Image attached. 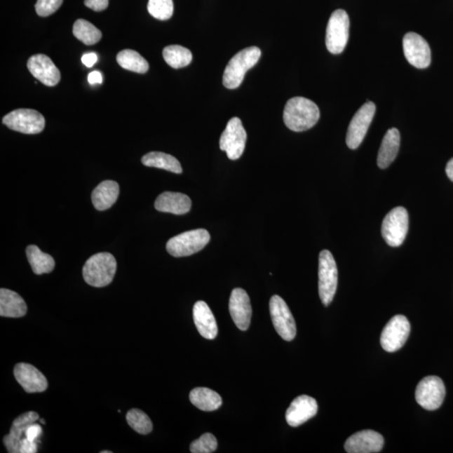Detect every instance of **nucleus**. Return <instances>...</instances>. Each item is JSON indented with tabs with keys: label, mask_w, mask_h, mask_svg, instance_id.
I'll return each instance as SVG.
<instances>
[{
	"label": "nucleus",
	"mask_w": 453,
	"mask_h": 453,
	"mask_svg": "<svg viewBox=\"0 0 453 453\" xmlns=\"http://www.w3.org/2000/svg\"><path fill=\"white\" fill-rule=\"evenodd\" d=\"M446 395V388L438 376H427L418 384L416 400L421 407L435 410L441 407Z\"/></svg>",
	"instance_id": "10"
},
{
	"label": "nucleus",
	"mask_w": 453,
	"mask_h": 453,
	"mask_svg": "<svg viewBox=\"0 0 453 453\" xmlns=\"http://www.w3.org/2000/svg\"><path fill=\"white\" fill-rule=\"evenodd\" d=\"M446 173L448 178H449L450 180L453 182V158H452V159L448 161V163L447 164Z\"/></svg>",
	"instance_id": "41"
},
{
	"label": "nucleus",
	"mask_w": 453,
	"mask_h": 453,
	"mask_svg": "<svg viewBox=\"0 0 453 453\" xmlns=\"http://www.w3.org/2000/svg\"><path fill=\"white\" fill-rule=\"evenodd\" d=\"M408 229L409 215L407 209L397 207L384 217L381 233L388 245L399 247L407 238Z\"/></svg>",
	"instance_id": "6"
},
{
	"label": "nucleus",
	"mask_w": 453,
	"mask_h": 453,
	"mask_svg": "<svg viewBox=\"0 0 453 453\" xmlns=\"http://www.w3.org/2000/svg\"><path fill=\"white\" fill-rule=\"evenodd\" d=\"M229 311L235 325L241 331L249 328L252 318L250 299L245 290L235 288L229 299Z\"/></svg>",
	"instance_id": "15"
},
{
	"label": "nucleus",
	"mask_w": 453,
	"mask_h": 453,
	"mask_svg": "<svg viewBox=\"0 0 453 453\" xmlns=\"http://www.w3.org/2000/svg\"><path fill=\"white\" fill-rule=\"evenodd\" d=\"M384 440L381 434L372 430L358 431L350 437L344 444V449L349 453L379 452L384 447Z\"/></svg>",
	"instance_id": "18"
},
{
	"label": "nucleus",
	"mask_w": 453,
	"mask_h": 453,
	"mask_svg": "<svg viewBox=\"0 0 453 453\" xmlns=\"http://www.w3.org/2000/svg\"><path fill=\"white\" fill-rule=\"evenodd\" d=\"M410 324L403 315H396L384 327L380 337L382 348L388 353L398 351L408 339Z\"/></svg>",
	"instance_id": "11"
},
{
	"label": "nucleus",
	"mask_w": 453,
	"mask_h": 453,
	"mask_svg": "<svg viewBox=\"0 0 453 453\" xmlns=\"http://www.w3.org/2000/svg\"><path fill=\"white\" fill-rule=\"evenodd\" d=\"M318 290L320 301L327 306L334 298L337 288V268L330 251L323 250L319 255Z\"/></svg>",
	"instance_id": "5"
},
{
	"label": "nucleus",
	"mask_w": 453,
	"mask_h": 453,
	"mask_svg": "<svg viewBox=\"0 0 453 453\" xmlns=\"http://www.w3.org/2000/svg\"><path fill=\"white\" fill-rule=\"evenodd\" d=\"M141 161L148 168L163 169L176 174L182 173V165L177 158L163 152H149L142 157Z\"/></svg>",
	"instance_id": "27"
},
{
	"label": "nucleus",
	"mask_w": 453,
	"mask_h": 453,
	"mask_svg": "<svg viewBox=\"0 0 453 453\" xmlns=\"http://www.w3.org/2000/svg\"><path fill=\"white\" fill-rule=\"evenodd\" d=\"M117 62L123 69L143 74L149 70V63L142 55L130 49L123 50L117 55Z\"/></svg>",
	"instance_id": "29"
},
{
	"label": "nucleus",
	"mask_w": 453,
	"mask_h": 453,
	"mask_svg": "<svg viewBox=\"0 0 453 453\" xmlns=\"http://www.w3.org/2000/svg\"><path fill=\"white\" fill-rule=\"evenodd\" d=\"M349 17L344 10L332 13L328 20L326 33L327 48L332 54L343 53L349 36Z\"/></svg>",
	"instance_id": "7"
},
{
	"label": "nucleus",
	"mask_w": 453,
	"mask_h": 453,
	"mask_svg": "<svg viewBox=\"0 0 453 453\" xmlns=\"http://www.w3.org/2000/svg\"><path fill=\"white\" fill-rule=\"evenodd\" d=\"M88 83L93 84H100L102 83V76L100 72L94 71L88 75Z\"/></svg>",
	"instance_id": "40"
},
{
	"label": "nucleus",
	"mask_w": 453,
	"mask_h": 453,
	"mask_svg": "<svg viewBox=\"0 0 453 453\" xmlns=\"http://www.w3.org/2000/svg\"><path fill=\"white\" fill-rule=\"evenodd\" d=\"M270 311L278 334L285 341H292L297 335V325L283 299L277 295L273 296L270 301Z\"/></svg>",
	"instance_id": "12"
},
{
	"label": "nucleus",
	"mask_w": 453,
	"mask_h": 453,
	"mask_svg": "<svg viewBox=\"0 0 453 453\" xmlns=\"http://www.w3.org/2000/svg\"><path fill=\"white\" fill-rule=\"evenodd\" d=\"M3 123L11 130L27 135L39 134L46 126L43 115L36 110L28 109L12 111L4 117Z\"/></svg>",
	"instance_id": "8"
},
{
	"label": "nucleus",
	"mask_w": 453,
	"mask_h": 453,
	"mask_svg": "<svg viewBox=\"0 0 453 453\" xmlns=\"http://www.w3.org/2000/svg\"><path fill=\"white\" fill-rule=\"evenodd\" d=\"M74 36L83 43L91 46L101 40L102 32L88 20L79 19L74 25Z\"/></svg>",
	"instance_id": "31"
},
{
	"label": "nucleus",
	"mask_w": 453,
	"mask_h": 453,
	"mask_svg": "<svg viewBox=\"0 0 453 453\" xmlns=\"http://www.w3.org/2000/svg\"><path fill=\"white\" fill-rule=\"evenodd\" d=\"M210 241V234L206 229L187 231L170 239L166 250L174 257H187L198 253Z\"/></svg>",
	"instance_id": "4"
},
{
	"label": "nucleus",
	"mask_w": 453,
	"mask_h": 453,
	"mask_svg": "<svg viewBox=\"0 0 453 453\" xmlns=\"http://www.w3.org/2000/svg\"><path fill=\"white\" fill-rule=\"evenodd\" d=\"M39 420V414L29 412L17 417L11 427L10 434L4 438V444L8 452L20 453V444L25 438L27 427Z\"/></svg>",
	"instance_id": "20"
},
{
	"label": "nucleus",
	"mask_w": 453,
	"mask_h": 453,
	"mask_svg": "<svg viewBox=\"0 0 453 453\" xmlns=\"http://www.w3.org/2000/svg\"><path fill=\"white\" fill-rule=\"evenodd\" d=\"M27 313V305L18 293L0 290V316L4 318H22Z\"/></svg>",
	"instance_id": "23"
},
{
	"label": "nucleus",
	"mask_w": 453,
	"mask_h": 453,
	"mask_svg": "<svg viewBox=\"0 0 453 453\" xmlns=\"http://www.w3.org/2000/svg\"><path fill=\"white\" fill-rule=\"evenodd\" d=\"M119 195V186L114 181H104L93 190L92 202L98 211H104L116 203Z\"/></svg>",
	"instance_id": "25"
},
{
	"label": "nucleus",
	"mask_w": 453,
	"mask_h": 453,
	"mask_svg": "<svg viewBox=\"0 0 453 453\" xmlns=\"http://www.w3.org/2000/svg\"><path fill=\"white\" fill-rule=\"evenodd\" d=\"M37 442L29 441L24 438L20 444V453H36L37 452Z\"/></svg>",
	"instance_id": "38"
},
{
	"label": "nucleus",
	"mask_w": 453,
	"mask_h": 453,
	"mask_svg": "<svg viewBox=\"0 0 453 453\" xmlns=\"http://www.w3.org/2000/svg\"><path fill=\"white\" fill-rule=\"evenodd\" d=\"M14 374L17 382L22 386L25 392H43L48 387V382H47L45 375L29 363H17Z\"/></svg>",
	"instance_id": "19"
},
{
	"label": "nucleus",
	"mask_w": 453,
	"mask_h": 453,
	"mask_svg": "<svg viewBox=\"0 0 453 453\" xmlns=\"http://www.w3.org/2000/svg\"><path fill=\"white\" fill-rule=\"evenodd\" d=\"M97 61V55L96 53H86L83 55L82 62L87 67H92Z\"/></svg>",
	"instance_id": "39"
},
{
	"label": "nucleus",
	"mask_w": 453,
	"mask_h": 453,
	"mask_svg": "<svg viewBox=\"0 0 453 453\" xmlns=\"http://www.w3.org/2000/svg\"><path fill=\"white\" fill-rule=\"evenodd\" d=\"M147 8L154 18L168 20L173 15V0H149Z\"/></svg>",
	"instance_id": "33"
},
{
	"label": "nucleus",
	"mask_w": 453,
	"mask_h": 453,
	"mask_svg": "<svg viewBox=\"0 0 453 453\" xmlns=\"http://www.w3.org/2000/svg\"><path fill=\"white\" fill-rule=\"evenodd\" d=\"M128 424L132 429L141 435L151 433L153 424L151 419L142 410L132 409L126 414Z\"/></svg>",
	"instance_id": "32"
},
{
	"label": "nucleus",
	"mask_w": 453,
	"mask_h": 453,
	"mask_svg": "<svg viewBox=\"0 0 453 453\" xmlns=\"http://www.w3.org/2000/svg\"><path fill=\"white\" fill-rule=\"evenodd\" d=\"M400 144V135L395 128L388 130L382 140L381 147L379 148L377 163L379 168H388L398 155Z\"/></svg>",
	"instance_id": "24"
},
{
	"label": "nucleus",
	"mask_w": 453,
	"mask_h": 453,
	"mask_svg": "<svg viewBox=\"0 0 453 453\" xmlns=\"http://www.w3.org/2000/svg\"><path fill=\"white\" fill-rule=\"evenodd\" d=\"M101 453H112L111 451H102Z\"/></svg>",
	"instance_id": "42"
},
{
	"label": "nucleus",
	"mask_w": 453,
	"mask_h": 453,
	"mask_svg": "<svg viewBox=\"0 0 453 453\" xmlns=\"http://www.w3.org/2000/svg\"><path fill=\"white\" fill-rule=\"evenodd\" d=\"M117 270L114 256L109 253H98L85 263L83 276L85 281L93 288H104L113 281Z\"/></svg>",
	"instance_id": "2"
},
{
	"label": "nucleus",
	"mask_w": 453,
	"mask_h": 453,
	"mask_svg": "<svg viewBox=\"0 0 453 453\" xmlns=\"http://www.w3.org/2000/svg\"><path fill=\"white\" fill-rule=\"evenodd\" d=\"M163 58L165 62L175 69L185 67L192 61L191 50L179 45L166 46L163 50Z\"/></svg>",
	"instance_id": "30"
},
{
	"label": "nucleus",
	"mask_w": 453,
	"mask_h": 453,
	"mask_svg": "<svg viewBox=\"0 0 453 453\" xmlns=\"http://www.w3.org/2000/svg\"><path fill=\"white\" fill-rule=\"evenodd\" d=\"M42 428L39 424L37 423H33L31 426L27 427V431H25V438L29 440V441L37 442V440L41 437Z\"/></svg>",
	"instance_id": "36"
},
{
	"label": "nucleus",
	"mask_w": 453,
	"mask_h": 453,
	"mask_svg": "<svg viewBox=\"0 0 453 453\" xmlns=\"http://www.w3.org/2000/svg\"><path fill=\"white\" fill-rule=\"evenodd\" d=\"M41 421L42 424H46L45 420H41Z\"/></svg>",
	"instance_id": "43"
},
{
	"label": "nucleus",
	"mask_w": 453,
	"mask_h": 453,
	"mask_svg": "<svg viewBox=\"0 0 453 453\" xmlns=\"http://www.w3.org/2000/svg\"><path fill=\"white\" fill-rule=\"evenodd\" d=\"M189 397L192 405L203 412H213L223 403L221 396L208 388H195L191 391Z\"/></svg>",
	"instance_id": "26"
},
{
	"label": "nucleus",
	"mask_w": 453,
	"mask_h": 453,
	"mask_svg": "<svg viewBox=\"0 0 453 453\" xmlns=\"http://www.w3.org/2000/svg\"><path fill=\"white\" fill-rule=\"evenodd\" d=\"M84 4L91 10L100 12L108 8L109 0H84Z\"/></svg>",
	"instance_id": "37"
},
{
	"label": "nucleus",
	"mask_w": 453,
	"mask_h": 453,
	"mask_svg": "<svg viewBox=\"0 0 453 453\" xmlns=\"http://www.w3.org/2000/svg\"><path fill=\"white\" fill-rule=\"evenodd\" d=\"M320 119V110L314 102L303 97H295L286 102L283 119L286 127L295 132L311 129Z\"/></svg>",
	"instance_id": "1"
},
{
	"label": "nucleus",
	"mask_w": 453,
	"mask_h": 453,
	"mask_svg": "<svg viewBox=\"0 0 453 453\" xmlns=\"http://www.w3.org/2000/svg\"><path fill=\"white\" fill-rule=\"evenodd\" d=\"M376 106L373 102L363 104L349 123L346 143L349 148L356 149L363 142L375 114Z\"/></svg>",
	"instance_id": "13"
},
{
	"label": "nucleus",
	"mask_w": 453,
	"mask_h": 453,
	"mask_svg": "<svg viewBox=\"0 0 453 453\" xmlns=\"http://www.w3.org/2000/svg\"><path fill=\"white\" fill-rule=\"evenodd\" d=\"M155 208L159 212L183 215L190 212L191 200L180 192L165 191L156 198Z\"/></svg>",
	"instance_id": "21"
},
{
	"label": "nucleus",
	"mask_w": 453,
	"mask_h": 453,
	"mask_svg": "<svg viewBox=\"0 0 453 453\" xmlns=\"http://www.w3.org/2000/svg\"><path fill=\"white\" fill-rule=\"evenodd\" d=\"M405 58L419 69L428 67L431 61V48L427 41L418 34L409 32L403 38Z\"/></svg>",
	"instance_id": "14"
},
{
	"label": "nucleus",
	"mask_w": 453,
	"mask_h": 453,
	"mask_svg": "<svg viewBox=\"0 0 453 453\" xmlns=\"http://www.w3.org/2000/svg\"><path fill=\"white\" fill-rule=\"evenodd\" d=\"M247 141V133L239 118L230 119L226 129L221 135L219 147L225 151L229 159H239L245 151Z\"/></svg>",
	"instance_id": "9"
},
{
	"label": "nucleus",
	"mask_w": 453,
	"mask_h": 453,
	"mask_svg": "<svg viewBox=\"0 0 453 453\" xmlns=\"http://www.w3.org/2000/svg\"><path fill=\"white\" fill-rule=\"evenodd\" d=\"M318 405L313 397L303 395L297 397L285 413V420L292 427H297L317 414Z\"/></svg>",
	"instance_id": "17"
},
{
	"label": "nucleus",
	"mask_w": 453,
	"mask_h": 453,
	"mask_svg": "<svg viewBox=\"0 0 453 453\" xmlns=\"http://www.w3.org/2000/svg\"><path fill=\"white\" fill-rule=\"evenodd\" d=\"M262 57V50L257 46L248 47L234 55L226 65L223 83L228 89L241 86L246 72L256 65Z\"/></svg>",
	"instance_id": "3"
},
{
	"label": "nucleus",
	"mask_w": 453,
	"mask_h": 453,
	"mask_svg": "<svg viewBox=\"0 0 453 453\" xmlns=\"http://www.w3.org/2000/svg\"><path fill=\"white\" fill-rule=\"evenodd\" d=\"M217 447V441L215 435L205 433L191 442L190 451L192 453H212L216 451Z\"/></svg>",
	"instance_id": "34"
},
{
	"label": "nucleus",
	"mask_w": 453,
	"mask_h": 453,
	"mask_svg": "<svg viewBox=\"0 0 453 453\" xmlns=\"http://www.w3.org/2000/svg\"><path fill=\"white\" fill-rule=\"evenodd\" d=\"M27 255L32 271L36 275L48 273L54 270V259L50 255L42 252L36 245H29Z\"/></svg>",
	"instance_id": "28"
},
{
	"label": "nucleus",
	"mask_w": 453,
	"mask_h": 453,
	"mask_svg": "<svg viewBox=\"0 0 453 453\" xmlns=\"http://www.w3.org/2000/svg\"><path fill=\"white\" fill-rule=\"evenodd\" d=\"M27 67L31 74L41 83L54 87L61 80V74L50 58L44 54H37L29 58Z\"/></svg>",
	"instance_id": "16"
},
{
	"label": "nucleus",
	"mask_w": 453,
	"mask_h": 453,
	"mask_svg": "<svg viewBox=\"0 0 453 453\" xmlns=\"http://www.w3.org/2000/svg\"><path fill=\"white\" fill-rule=\"evenodd\" d=\"M63 0H37L36 11L38 15L47 17L54 14L61 7Z\"/></svg>",
	"instance_id": "35"
},
{
	"label": "nucleus",
	"mask_w": 453,
	"mask_h": 453,
	"mask_svg": "<svg viewBox=\"0 0 453 453\" xmlns=\"http://www.w3.org/2000/svg\"><path fill=\"white\" fill-rule=\"evenodd\" d=\"M194 319L196 329L205 339H215L217 335V325L215 316L206 302L198 301L194 306Z\"/></svg>",
	"instance_id": "22"
}]
</instances>
